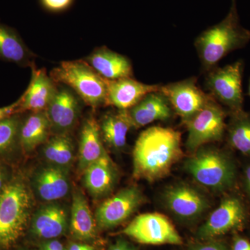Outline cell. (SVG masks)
Masks as SVG:
<instances>
[{
	"label": "cell",
	"mask_w": 250,
	"mask_h": 250,
	"mask_svg": "<svg viewBox=\"0 0 250 250\" xmlns=\"http://www.w3.org/2000/svg\"><path fill=\"white\" fill-rule=\"evenodd\" d=\"M183 154L179 131L161 126L147 128L135 143L134 177L149 182L164 178Z\"/></svg>",
	"instance_id": "6da1fadb"
},
{
	"label": "cell",
	"mask_w": 250,
	"mask_h": 250,
	"mask_svg": "<svg viewBox=\"0 0 250 250\" xmlns=\"http://www.w3.org/2000/svg\"><path fill=\"white\" fill-rule=\"evenodd\" d=\"M32 192L22 174L16 172L0 190V250L14 248L24 236L31 221Z\"/></svg>",
	"instance_id": "7a4b0ae2"
},
{
	"label": "cell",
	"mask_w": 250,
	"mask_h": 250,
	"mask_svg": "<svg viewBox=\"0 0 250 250\" xmlns=\"http://www.w3.org/2000/svg\"><path fill=\"white\" fill-rule=\"evenodd\" d=\"M250 41V31L242 27L237 13L236 0H232L227 17L218 24L201 33L195 41L204 71L216 66L233 51L243 48Z\"/></svg>",
	"instance_id": "3957f363"
},
{
	"label": "cell",
	"mask_w": 250,
	"mask_h": 250,
	"mask_svg": "<svg viewBox=\"0 0 250 250\" xmlns=\"http://www.w3.org/2000/svg\"><path fill=\"white\" fill-rule=\"evenodd\" d=\"M184 167L195 182L213 191H225L236 180L233 161L218 148L202 146L188 158Z\"/></svg>",
	"instance_id": "277c9868"
},
{
	"label": "cell",
	"mask_w": 250,
	"mask_h": 250,
	"mask_svg": "<svg viewBox=\"0 0 250 250\" xmlns=\"http://www.w3.org/2000/svg\"><path fill=\"white\" fill-rule=\"evenodd\" d=\"M57 84L66 85L88 106L93 108L106 105V80L85 61L61 62L49 75Z\"/></svg>",
	"instance_id": "5b68a950"
},
{
	"label": "cell",
	"mask_w": 250,
	"mask_h": 250,
	"mask_svg": "<svg viewBox=\"0 0 250 250\" xmlns=\"http://www.w3.org/2000/svg\"><path fill=\"white\" fill-rule=\"evenodd\" d=\"M243 60L223 67L215 66L207 72L205 86L217 103L229 108L231 113L243 111Z\"/></svg>",
	"instance_id": "8992f818"
},
{
	"label": "cell",
	"mask_w": 250,
	"mask_h": 250,
	"mask_svg": "<svg viewBox=\"0 0 250 250\" xmlns=\"http://www.w3.org/2000/svg\"><path fill=\"white\" fill-rule=\"evenodd\" d=\"M226 113L213 98L187 123L188 136L186 147L191 154L210 143L223 139L227 129Z\"/></svg>",
	"instance_id": "52a82bcc"
},
{
	"label": "cell",
	"mask_w": 250,
	"mask_h": 250,
	"mask_svg": "<svg viewBox=\"0 0 250 250\" xmlns=\"http://www.w3.org/2000/svg\"><path fill=\"white\" fill-rule=\"evenodd\" d=\"M123 233L141 244L179 246L183 243L170 220L159 213L138 215L124 229Z\"/></svg>",
	"instance_id": "ba28073f"
},
{
	"label": "cell",
	"mask_w": 250,
	"mask_h": 250,
	"mask_svg": "<svg viewBox=\"0 0 250 250\" xmlns=\"http://www.w3.org/2000/svg\"><path fill=\"white\" fill-rule=\"evenodd\" d=\"M160 90L168 100L174 113L184 123L205 107L212 98L197 85L195 77L161 85Z\"/></svg>",
	"instance_id": "9c48e42d"
},
{
	"label": "cell",
	"mask_w": 250,
	"mask_h": 250,
	"mask_svg": "<svg viewBox=\"0 0 250 250\" xmlns=\"http://www.w3.org/2000/svg\"><path fill=\"white\" fill-rule=\"evenodd\" d=\"M142 191L135 186L125 187L99 206L95 213L97 225L111 229L124 223L144 202Z\"/></svg>",
	"instance_id": "30bf717a"
},
{
	"label": "cell",
	"mask_w": 250,
	"mask_h": 250,
	"mask_svg": "<svg viewBox=\"0 0 250 250\" xmlns=\"http://www.w3.org/2000/svg\"><path fill=\"white\" fill-rule=\"evenodd\" d=\"M246 220V210L239 198L225 197L197 231L202 240H209L223 236L241 228Z\"/></svg>",
	"instance_id": "8fae6325"
},
{
	"label": "cell",
	"mask_w": 250,
	"mask_h": 250,
	"mask_svg": "<svg viewBox=\"0 0 250 250\" xmlns=\"http://www.w3.org/2000/svg\"><path fill=\"white\" fill-rule=\"evenodd\" d=\"M164 200L171 213L180 220L191 221L205 214L209 200L200 190L187 184H177L164 192Z\"/></svg>",
	"instance_id": "7c38bea8"
},
{
	"label": "cell",
	"mask_w": 250,
	"mask_h": 250,
	"mask_svg": "<svg viewBox=\"0 0 250 250\" xmlns=\"http://www.w3.org/2000/svg\"><path fill=\"white\" fill-rule=\"evenodd\" d=\"M80 99L66 85H57L53 98L45 110L51 129L58 134H67L75 126L80 114Z\"/></svg>",
	"instance_id": "4fadbf2b"
},
{
	"label": "cell",
	"mask_w": 250,
	"mask_h": 250,
	"mask_svg": "<svg viewBox=\"0 0 250 250\" xmlns=\"http://www.w3.org/2000/svg\"><path fill=\"white\" fill-rule=\"evenodd\" d=\"M106 80L107 89L106 105L118 109L129 110L148 93L160 89L161 85H149L132 77L117 80Z\"/></svg>",
	"instance_id": "5bb4252c"
},
{
	"label": "cell",
	"mask_w": 250,
	"mask_h": 250,
	"mask_svg": "<svg viewBox=\"0 0 250 250\" xmlns=\"http://www.w3.org/2000/svg\"><path fill=\"white\" fill-rule=\"evenodd\" d=\"M133 127L141 128L156 121H166L173 115L168 100L160 89L148 93L128 110Z\"/></svg>",
	"instance_id": "9a60e30c"
},
{
	"label": "cell",
	"mask_w": 250,
	"mask_h": 250,
	"mask_svg": "<svg viewBox=\"0 0 250 250\" xmlns=\"http://www.w3.org/2000/svg\"><path fill=\"white\" fill-rule=\"evenodd\" d=\"M85 61L104 80H117L133 76L131 61L105 46L95 49Z\"/></svg>",
	"instance_id": "2e32d148"
},
{
	"label": "cell",
	"mask_w": 250,
	"mask_h": 250,
	"mask_svg": "<svg viewBox=\"0 0 250 250\" xmlns=\"http://www.w3.org/2000/svg\"><path fill=\"white\" fill-rule=\"evenodd\" d=\"M30 83L22 96L21 113L45 111L57 90V83L47 75L45 69L33 67Z\"/></svg>",
	"instance_id": "e0dca14e"
},
{
	"label": "cell",
	"mask_w": 250,
	"mask_h": 250,
	"mask_svg": "<svg viewBox=\"0 0 250 250\" xmlns=\"http://www.w3.org/2000/svg\"><path fill=\"white\" fill-rule=\"evenodd\" d=\"M67 224L65 208L57 204H49L42 207L33 217L31 232L39 238L52 239L65 232Z\"/></svg>",
	"instance_id": "ac0fdd59"
},
{
	"label": "cell",
	"mask_w": 250,
	"mask_h": 250,
	"mask_svg": "<svg viewBox=\"0 0 250 250\" xmlns=\"http://www.w3.org/2000/svg\"><path fill=\"white\" fill-rule=\"evenodd\" d=\"M83 171L85 187L93 196L108 195L116 185V168L107 152Z\"/></svg>",
	"instance_id": "d6986e66"
},
{
	"label": "cell",
	"mask_w": 250,
	"mask_h": 250,
	"mask_svg": "<svg viewBox=\"0 0 250 250\" xmlns=\"http://www.w3.org/2000/svg\"><path fill=\"white\" fill-rule=\"evenodd\" d=\"M36 55L28 48L17 31L0 23V59L21 67H35Z\"/></svg>",
	"instance_id": "ffe728a7"
},
{
	"label": "cell",
	"mask_w": 250,
	"mask_h": 250,
	"mask_svg": "<svg viewBox=\"0 0 250 250\" xmlns=\"http://www.w3.org/2000/svg\"><path fill=\"white\" fill-rule=\"evenodd\" d=\"M34 184L41 198L47 202L55 201L66 196L70 189L66 172L57 166L39 171L34 177Z\"/></svg>",
	"instance_id": "44dd1931"
},
{
	"label": "cell",
	"mask_w": 250,
	"mask_h": 250,
	"mask_svg": "<svg viewBox=\"0 0 250 250\" xmlns=\"http://www.w3.org/2000/svg\"><path fill=\"white\" fill-rule=\"evenodd\" d=\"M51 125L45 111L31 112L29 116L21 120L19 140L21 150L29 154L45 143L50 132Z\"/></svg>",
	"instance_id": "7402d4cb"
},
{
	"label": "cell",
	"mask_w": 250,
	"mask_h": 250,
	"mask_svg": "<svg viewBox=\"0 0 250 250\" xmlns=\"http://www.w3.org/2000/svg\"><path fill=\"white\" fill-rule=\"evenodd\" d=\"M100 125L93 117L83 122L80 132L79 166L82 170L98 161L106 152L103 146Z\"/></svg>",
	"instance_id": "603a6c76"
},
{
	"label": "cell",
	"mask_w": 250,
	"mask_h": 250,
	"mask_svg": "<svg viewBox=\"0 0 250 250\" xmlns=\"http://www.w3.org/2000/svg\"><path fill=\"white\" fill-rule=\"evenodd\" d=\"M99 125L104 142L116 150H121L126 146V135L133 127L129 111L124 109L108 112Z\"/></svg>",
	"instance_id": "cb8c5ba5"
},
{
	"label": "cell",
	"mask_w": 250,
	"mask_h": 250,
	"mask_svg": "<svg viewBox=\"0 0 250 250\" xmlns=\"http://www.w3.org/2000/svg\"><path fill=\"white\" fill-rule=\"evenodd\" d=\"M97 223L84 195L75 190L72 197L70 229L72 236L80 241L93 239L96 235Z\"/></svg>",
	"instance_id": "d4e9b609"
},
{
	"label": "cell",
	"mask_w": 250,
	"mask_h": 250,
	"mask_svg": "<svg viewBox=\"0 0 250 250\" xmlns=\"http://www.w3.org/2000/svg\"><path fill=\"white\" fill-rule=\"evenodd\" d=\"M21 114L16 113L0 121V163L9 161L18 150L22 152L19 140Z\"/></svg>",
	"instance_id": "484cf974"
},
{
	"label": "cell",
	"mask_w": 250,
	"mask_h": 250,
	"mask_svg": "<svg viewBox=\"0 0 250 250\" xmlns=\"http://www.w3.org/2000/svg\"><path fill=\"white\" fill-rule=\"evenodd\" d=\"M231 116L227 127L229 143L242 154L250 156V113L243 110Z\"/></svg>",
	"instance_id": "4316f807"
},
{
	"label": "cell",
	"mask_w": 250,
	"mask_h": 250,
	"mask_svg": "<svg viewBox=\"0 0 250 250\" xmlns=\"http://www.w3.org/2000/svg\"><path fill=\"white\" fill-rule=\"evenodd\" d=\"M47 161L55 166H66L71 163L74 156L72 140L67 134H57L46 143L43 150Z\"/></svg>",
	"instance_id": "83f0119b"
},
{
	"label": "cell",
	"mask_w": 250,
	"mask_h": 250,
	"mask_svg": "<svg viewBox=\"0 0 250 250\" xmlns=\"http://www.w3.org/2000/svg\"><path fill=\"white\" fill-rule=\"evenodd\" d=\"M73 0H41L42 5L49 11L57 12L67 9Z\"/></svg>",
	"instance_id": "f1b7e54d"
},
{
	"label": "cell",
	"mask_w": 250,
	"mask_h": 250,
	"mask_svg": "<svg viewBox=\"0 0 250 250\" xmlns=\"http://www.w3.org/2000/svg\"><path fill=\"white\" fill-rule=\"evenodd\" d=\"M21 103H22V97L9 106L0 108V121L16 113H21Z\"/></svg>",
	"instance_id": "f546056e"
},
{
	"label": "cell",
	"mask_w": 250,
	"mask_h": 250,
	"mask_svg": "<svg viewBox=\"0 0 250 250\" xmlns=\"http://www.w3.org/2000/svg\"><path fill=\"white\" fill-rule=\"evenodd\" d=\"M16 172L9 170L7 166L0 163V190H2L10 181L14 177Z\"/></svg>",
	"instance_id": "4dcf8cb0"
},
{
	"label": "cell",
	"mask_w": 250,
	"mask_h": 250,
	"mask_svg": "<svg viewBox=\"0 0 250 250\" xmlns=\"http://www.w3.org/2000/svg\"><path fill=\"white\" fill-rule=\"evenodd\" d=\"M190 250H226V248L223 243L209 240L206 243L195 245Z\"/></svg>",
	"instance_id": "1f68e13d"
},
{
	"label": "cell",
	"mask_w": 250,
	"mask_h": 250,
	"mask_svg": "<svg viewBox=\"0 0 250 250\" xmlns=\"http://www.w3.org/2000/svg\"><path fill=\"white\" fill-rule=\"evenodd\" d=\"M232 250H250V242L238 236L233 241Z\"/></svg>",
	"instance_id": "d6a6232c"
},
{
	"label": "cell",
	"mask_w": 250,
	"mask_h": 250,
	"mask_svg": "<svg viewBox=\"0 0 250 250\" xmlns=\"http://www.w3.org/2000/svg\"><path fill=\"white\" fill-rule=\"evenodd\" d=\"M108 250H134V248L129 246L127 243L125 241H119L116 244L111 246Z\"/></svg>",
	"instance_id": "836d02e7"
},
{
	"label": "cell",
	"mask_w": 250,
	"mask_h": 250,
	"mask_svg": "<svg viewBox=\"0 0 250 250\" xmlns=\"http://www.w3.org/2000/svg\"><path fill=\"white\" fill-rule=\"evenodd\" d=\"M42 250H64L63 247L60 242L53 241L49 242L44 246Z\"/></svg>",
	"instance_id": "e575fe53"
},
{
	"label": "cell",
	"mask_w": 250,
	"mask_h": 250,
	"mask_svg": "<svg viewBox=\"0 0 250 250\" xmlns=\"http://www.w3.org/2000/svg\"><path fill=\"white\" fill-rule=\"evenodd\" d=\"M68 250H95L92 247L88 245L80 244V243H73L69 247Z\"/></svg>",
	"instance_id": "d590c367"
},
{
	"label": "cell",
	"mask_w": 250,
	"mask_h": 250,
	"mask_svg": "<svg viewBox=\"0 0 250 250\" xmlns=\"http://www.w3.org/2000/svg\"><path fill=\"white\" fill-rule=\"evenodd\" d=\"M244 178L247 191L250 195V165L247 166L244 172Z\"/></svg>",
	"instance_id": "8d00e7d4"
},
{
	"label": "cell",
	"mask_w": 250,
	"mask_h": 250,
	"mask_svg": "<svg viewBox=\"0 0 250 250\" xmlns=\"http://www.w3.org/2000/svg\"><path fill=\"white\" fill-rule=\"evenodd\" d=\"M248 95H249L250 98V79L249 81V84H248Z\"/></svg>",
	"instance_id": "74e56055"
}]
</instances>
